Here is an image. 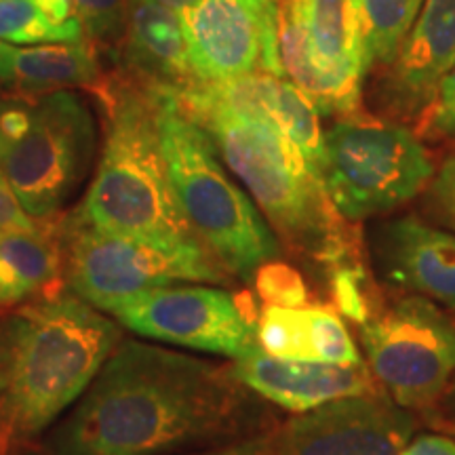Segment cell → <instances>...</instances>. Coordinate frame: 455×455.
<instances>
[{
	"instance_id": "1",
	"label": "cell",
	"mask_w": 455,
	"mask_h": 455,
	"mask_svg": "<svg viewBox=\"0 0 455 455\" xmlns=\"http://www.w3.org/2000/svg\"><path fill=\"white\" fill-rule=\"evenodd\" d=\"M276 428L232 365L121 339L83 396L44 432L47 455H180Z\"/></svg>"
},
{
	"instance_id": "2",
	"label": "cell",
	"mask_w": 455,
	"mask_h": 455,
	"mask_svg": "<svg viewBox=\"0 0 455 455\" xmlns=\"http://www.w3.org/2000/svg\"><path fill=\"white\" fill-rule=\"evenodd\" d=\"M121 339V327L76 293L11 310L0 323V455L44 435L83 396Z\"/></svg>"
},
{
	"instance_id": "3",
	"label": "cell",
	"mask_w": 455,
	"mask_h": 455,
	"mask_svg": "<svg viewBox=\"0 0 455 455\" xmlns=\"http://www.w3.org/2000/svg\"><path fill=\"white\" fill-rule=\"evenodd\" d=\"M184 114L209 135L221 161L291 251L329 270L352 259L346 220L299 148L276 124L220 108Z\"/></svg>"
},
{
	"instance_id": "4",
	"label": "cell",
	"mask_w": 455,
	"mask_h": 455,
	"mask_svg": "<svg viewBox=\"0 0 455 455\" xmlns=\"http://www.w3.org/2000/svg\"><path fill=\"white\" fill-rule=\"evenodd\" d=\"M106 140L101 158L78 212L84 224L114 235L161 243H201L178 201L167 173L156 124V95L146 84L101 87Z\"/></svg>"
},
{
	"instance_id": "5",
	"label": "cell",
	"mask_w": 455,
	"mask_h": 455,
	"mask_svg": "<svg viewBox=\"0 0 455 455\" xmlns=\"http://www.w3.org/2000/svg\"><path fill=\"white\" fill-rule=\"evenodd\" d=\"M152 91L158 141L181 213L228 275L253 283L255 270L281 255L275 230L215 156L209 135L180 110L169 91Z\"/></svg>"
},
{
	"instance_id": "6",
	"label": "cell",
	"mask_w": 455,
	"mask_h": 455,
	"mask_svg": "<svg viewBox=\"0 0 455 455\" xmlns=\"http://www.w3.org/2000/svg\"><path fill=\"white\" fill-rule=\"evenodd\" d=\"M435 163L413 131L369 114L339 118L325 131L321 181L346 221L379 218L422 195Z\"/></svg>"
},
{
	"instance_id": "7",
	"label": "cell",
	"mask_w": 455,
	"mask_h": 455,
	"mask_svg": "<svg viewBox=\"0 0 455 455\" xmlns=\"http://www.w3.org/2000/svg\"><path fill=\"white\" fill-rule=\"evenodd\" d=\"M66 284L108 312L118 301L175 283H226V270L203 243H161L114 235L76 218L61 220Z\"/></svg>"
},
{
	"instance_id": "8",
	"label": "cell",
	"mask_w": 455,
	"mask_h": 455,
	"mask_svg": "<svg viewBox=\"0 0 455 455\" xmlns=\"http://www.w3.org/2000/svg\"><path fill=\"white\" fill-rule=\"evenodd\" d=\"M367 367L386 395L430 411L455 375V318L435 301L405 295L358 325Z\"/></svg>"
},
{
	"instance_id": "9",
	"label": "cell",
	"mask_w": 455,
	"mask_h": 455,
	"mask_svg": "<svg viewBox=\"0 0 455 455\" xmlns=\"http://www.w3.org/2000/svg\"><path fill=\"white\" fill-rule=\"evenodd\" d=\"M95 152V121L87 101L53 91L32 101L24 135L0 146V173L32 218H51L78 190Z\"/></svg>"
},
{
	"instance_id": "10",
	"label": "cell",
	"mask_w": 455,
	"mask_h": 455,
	"mask_svg": "<svg viewBox=\"0 0 455 455\" xmlns=\"http://www.w3.org/2000/svg\"><path fill=\"white\" fill-rule=\"evenodd\" d=\"M108 315L141 338L232 361L259 346V315L251 291L230 293L204 283H175L118 301Z\"/></svg>"
},
{
	"instance_id": "11",
	"label": "cell",
	"mask_w": 455,
	"mask_h": 455,
	"mask_svg": "<svg viewBox=\"0 0 455 455\" xmlns=\"http://www.w3.org/2000/svg\"><path fill=\"white\" fill-rule=\"evenodd\" d=\"M198 81L249 72L284 78L276 49V0H196L180 13Z\"/></svg>"
},
{
	"instance_id": "12",
	"label": "cell",
	"mask_w": 455,
	"mask_h": 455,
	"mask_svg": "<svg viewBox=\"0 0 455 455\" xmlns=\"http://www.w3.org/2000/svg\"><path fill=\"white\" fill-rule=\"evenodd\" d=\"M418 428L379 388L298 413L275 432L278 455H398Z\"/></svg>"
},
{
	"instance_id": "13",
	"label": "cell",
	"mask_w": 455,
	"mask_h": 455,
	"mask_svg": "<svg viewBox=\"0 0 455 455\" xmlns=\"http://www.w3.org/2000/svg\"><path fill=\"white\" fill-rule=\"evenodd\" d=\"M367 247L384 284L455 312V232L418 215H396L369 226Z\"/></svg>"
},
{
	"instance_id": "14",
	"label": "cell",
	"mask_w": 455,
	"mask_h": 455,
	"mask_svg": "<svg viewBox=\"0 0 455 455\" xmlns=\"http://www.w3.org/2000/svg\"><path fill=\"white\" fill-rule=\"evenodd\" d=\"M230 365L249 390L295 415L312 411L339 398L379 390L367 363L331 365V363L293 361V358L266 355L258 346L249 355L235 358Z\"/></svg>"
},
{
	"instance_id": "15",
	"label": "cell",
	"mask_w": 455,
	"mask_h": 455,
	"mask_svg": "<svg viewBox=\"0 0 455 455\" xmlns=\"http://www.w3.org/2000/svg\"><path fill=\"white\" fill-rule=\"evenodd\" d=\"M453 64L455 0H424L418 20L390 64V95L398 110H424Z\"/></svg>"
},
{
	"instance_id": "16",
	"label": "cell",
	"mask_w": 455,
	"mask_h": 455,
	"mask_svg": "<svg viewBox=\"0 0 455 455\" xmlns=\"http://www.w3.org/2000/svg\"><path fill=\"white\" fill-rule=\"evenodd\" d=\"M61 220L51 215L32 230L0 232V312L64 293Z\"/></svg>"
},
{
	"instance_id": "17",
	"label": "cell",
	"mask_w": 455,
	"mask_h": 455,
	"mask_svg": "<svg viewBox=\"0 0 455 455\" xmlns=\"http://www.w3.org/2000/svg\"><path fill=\"white\" fill-rule=\"evenodd\" d=\"M258 344L266 355L293 361L361 365L358 350L346 323L327 306H283L264 304L258 321Z\"/></svg>"
},
{
	"instance_id": "18",
	"label": "cell",
	"mask_w": 455,
	"mask_h": 455,
	"mask_svg": "<svg viewBox=\"0 0 455 455\" xmlns=\"http://www.w3.org/2000/svg\"><path fill=\"white\" fill-rule=\"evenodd\" d=\"M127 66L150 89L181 91L196 83L180 13L156 0H127Z\"/></svg>"
},
{
	"instance_id": "19",
	"label": "cell",
	"mask_w": 455,
	"mask_h": 455,
	"mask_svg": "<svg viewBox=\"0 0 455 455\" xmlns=\"http://www.w3.org/2000/svg\"><path fill=\"white\" fill-rule=\"evenodd\" d=\"M0 81L24 95L93 87L100 64L87 43H44L20 47L0 41Z\"/></svg>"
},
{
	"instance_id": "20",
	"label": "cell",
	"mask_w": 455,
	"mask_h": 455,
	"mask_svg": "<svg viewBox=\"0 0 455 455\" xmlns=\"http://www.w3.org/2000/svg\"><path fill=\"white\" fill-rule=\"evenodd\" d=\"M371 68L390 66L422 11L424 0H358Z\"/></svg>"
},
{
	"instance_id": "21",
	"label": "cell",
	"mask_w": 455,
	"mask_h": 455,
	"mask_svg": "<svg viewBox=\"0 0 455 455\" xmlns=\"http://www.w3.org/2000/svg\"><path fill=\"white\" fill-rule=\"evenodd\" d=\"M0 41L11 44L78 43L81 20L57 26L43 13L36 0H0Z\"/></svg>"
},
{
	"instance_id": "22",
	"label": "cell",
	"mask_w": 455,
	"mask_h": 455,
	"mask_svg": "<svg viewBox=\"0 0 455 455\" xmlns=\"http://www.w3.org/2000/svg\"><path fill=\"white\" fill-rule=\"evenodd\" d=\"M253 287L261 301L283 308H301L308 306L310 291L298 268L281 259H270L255 270Z\"/></svg>"
},
{
	"instance_id": "23",
	"label": "cell",
	"mask_w": 455,
	"mask_h": 455,
	"mask_svg": "<svg viewBox=\"0 0 455 455\" xmlns=\"http://www.w3.org/2000/svg\"><path fill=\"white\" fill-rule=\"evenodd\" d=\"M329 272H331V291L338 310L350 321H355L356 325H363L375 312L371 310L365 284H363V270L346 261Z\"/></svg>"
},
{
	"instance_id": "24",
	"label": "cell",
	"mask_w": 455,
	"mask_h": 455,
	"mask_svg": "<svg viewBox=\"0 0 455 455\" xmlns=\"http://www.w3.org/2000/svg\"><path fill=\"white\" fill-rule=\"evenodd\" d=\"M72 4L91 38L116 36L124 26L127 0H72Z\"/></svg>"
},
{
	"instance_id": "25",
	"label": "cell",
	"mask_w": 455,
	"mask_h": 455,
	"mask_svg": "<svg viewBox=\"0 0 455 455\" xmlns=\"http://www.w3.org/2000/svg\"><path fill=\"white\" fill-rule=\"evenodd\" d=\"M419 131L430 138H455V64L441 81L435 98L424 108Z\"/></svg>"
},
{
	"instance_id": "26",
	"label": "cell",
	"mask_w": 455,
	"mask_h": 455,
	"mask_svg": "<svg viewBox=\"0 0 455 455\" xmlns=\"http://www.w3.org/2000/svg\"><path fill=\"white\" fill-rule=\"evenodd\" d=\"M426 209L441 226L455 232V152L443 161L426 186Z\"/></svg>"
},
{
	"instance_id": "27",
	"label": "cell",
	"mask_w": 455,
	"mask_h": 455,
	"mask_svg": "<svg viewBox=\"0 0 455 455\" xmlns=\"http://www.w3.org/2000/svg\"><path fill=\"white\" fill-rule=\"evenodd\" d=\"M34 226H36V221L26 212L24 204L20 203V198L13 192V188L9 186V181L0 173V232L32 230Z\"/></svg>"
},
{
	"instance_id": "28",
	"label": "cell",
	"mask_w": 455,
	"mask_h": 455,
	"mask_svg": "<svg viewBox=\"0 0 455 455\" xmlns=\"http://www.w3.org/2000/svg\"><path fill=\"white\" fill-rule=\"evenodd\" d=\"M276 428L259 432V435L247 436V439L226 443V445L203 449V451H192L184 455H278L276 453Z\"/></svg>"
},
{
	"instance_id": "29",
	"label": "cell",
	"mask_w": 455,
	"mask_h": 455,
	"mask_svg": "<svg viewBox=\"0 0 455 455\" xmlns=\"http://www.w3.org/2000/svg\"><path fill=\"white\" fill-rule=\"evenodd\" d=\"M398 455H455V441L436 432L413 435Z\"/></svg>"
},
{
	"instance_id": "30",
	"label": "cell",
	"mask_w": 455,
	"mask_h": 455,
	"mask_svg": "<svg viewBox=\"0 0 455 455\" xmlns=\"http://www.w3.org/2000/svg\"><path fill=\"white\" fill-rule=\"evenodd\" d=\"M36 4L57 26L70 24L72 20H78L72 0H36Z\"/></svg>"
},
{
	"instance_id": "31",
	"label": "cell",
	"mask_w": 455,
	"mask_h": 455,
	"mask_svg": "<svg viewBox=\"0 0 455 455\" xmlns=\"http://www.w3.org/2000/svg\"><path fill=\"white\" fill-rule=\"evenodd\" d=\"M443 407H445V411H449L455 418V375H453L451 384L447 386L445 395H443Z\"/></svg>"
},
{
	"instance_id": "32",
	"label": "cell",
	"mask_w": 455,
	"mask_h": 455,
	"mask_svg": "<svg viewBox=\"0 0 455 455\" xmlns=\"http://www.w3.org/2000/svg\"><path fill=\"white\" fill-rule=\"evenodd\" d=\"M156 3H161V4H164V7L173 9L175 13H181V11L190 7V4H195L196 0H156Z\"/></svg>"
},
{
	"instance_id": "33",
	"label": "cell",
	"mask_w": 455,
	"mask_h": 455,
	"mask_svg": "<svg viewBox=\"0 0 455 455\" xmlns=\"http://www.w3.org/2000/svg\"><path fill=\"white\" fill-rule=\"evenodd\" d=\"M3 388H4V382H3V375H0V392H3Z\"/></svg>"
},
{
	"instance_id": "34",
	"label": "cell",
	"mask_w": 455,
	"mask_h": 455,
	"mask_svg": "<svg viewBox=\"0 0 455 455\" xmlns=\"http://www.w3.org/2000/svg\"><path fill=\"white\" fill-rule=\"evenodd\" d=\"M453 435H455V426H453Z\"/></svg>"
}]
</instances>
